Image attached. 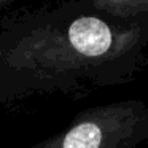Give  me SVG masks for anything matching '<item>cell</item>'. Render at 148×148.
<instances>
[{
	"label": "cell",
	"mask_w": 148,
	"mask_h": 148,
	"mask_svg": "<svg viewBox=\"0 0 148 148\" xmlns=\"http://www.w3.org/2000/svg\"><path fill=\"white\" fill-rule=\"evenodd\" d=\"M148 140V102L137 99L80 112L54 135L27 148H135Z\"/></svg>",
	"instance_id": "6da1fadb"
},
{
	"label": "cell",
	"mask_w": 148,
	"mask_h": 148,
	"mask_svg": "<svg viewBox=\"0 0 148 148\" xmlns=\"http://www.w3.org/2000/svg\"><path fill=\"white\" fill-rule=\"evenodd\" d=\"M67 37L73 48L89 59L100 61L113 49V34L110 27L97 18H80L69 26Z\"/></svg>",
	"instance_id": "7a4b0ae2"
}]
</instances>
